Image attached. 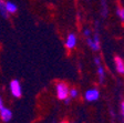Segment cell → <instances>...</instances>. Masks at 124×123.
<instances>
[{
	"label": "cell",
	"instance_id": "6da1fadb",
	"mask_svg": "<svg viewBox=\"0 0 124 123\" xmlns=\"http://www.w3.org/2000/svg\"><path fill=\"white\" fill-rule=\"evenodd\" d=\"M55 90H57V97L59 100H64L67 97H69V88L63 82L58 83Z\"/></svg>",
	"mask_w": 124,
	"mask_h": 123
},
{
	"label": "cell",
	"instance_id": "7a4b0ae2",
	"mask_svg": "<svg viewBox=\"0 0 124 123\" xmlns=\"http://www.w3.org/2000/svg\"><path fill=\"white\" fill-rule=\"evenodd\" d=\"M10 91L11 94L15 98H20L22 95V89H21V84L19 80L15 79L10 82Z\"/></svg>",
	"mask_w": 124,
	"mask_h": 123
},
{
	"label": "cell",
	"instance_id": "3957f363",
	"mask_svg": "<svg viewBox=\"0 0 124 123\" xmlns=\"http://www.w3.org/2000/svg\"><path fill=\"white\" fill-rule=\"evenodd\" d=\"M86 43H88V46L92 49L93 51H99V50H100V39H99V34L95 33L94 37H93V39L88 37V38H86Z\"/></svg>",
	"mask_w": 124,
	"mask_h": 123
},
{
	"label": "cell",
	"instance_id": "277c9868",
	"mask_svg": "<svg viewBox=\"0 0 124 123\" xmlns=\"http://www.w3.org/2000/svg\"><path fill=\"white\" fill-rule=\"evenodd\" d=\"M100 97V92L98 89H89L84 94V98L86 101H96Z\"/></svg>",
	"mask_w": 124,
	"mask_h": 123
},
{
	"label": "cell",
	"instance_id": "5b68a950",
	"mask_svg": "<svg viewBox=\"0 0 124 123\" xmlns=\"http://www.w3.org/2000/svg\"><path fill=\"white\" fill-rule=\"evenodd\" d=\"M0 119L3 121V122H9V121L12 119V112L11 110H9L8 108H1L0 109Z\"/></svg>",
	"mask_w": 124,
	"mask_h": 123
},
{
	"label": "cell",
	"instance_id": "8992f818",
	"mask_svg": "<svg viewBox=\"0 0 124 123\" xmlns=\"http://www.w3.org/2000/svg\"><path fill=\"white\" fill-rule=\"evenodd\" d=\"M77 46V36L74 33H70L65 40V47L68 49H73Z\"/></svg>",
	"mask_w": 124,
	"mask_h": 123
},
{
	"label": "cell",
	"instance_id": "52a82bcc",
	"mask_svg": "<svg viewBox=\"0 0 124 123\" xmlns=\"http://www.w3.org/2000/svg\"><path fill=\"white\" fill-rule=\"evenodd\" d=\"M114 61H115V68L117 70V72H120L121 74H124V61L119 57H116Z\"/></svg>",
	"mask_w": 124,
	"mask_h": 123
},
{
	"label": "cell",
	"instance_id": "ba28073f",
	"mask_svg": "<svg viewBox=\"0 0 124 123\" xmlns=\"http://www.w3.org/2000/svg\"><path fill=\"white\" fill-rule=\"evenodd\" d=\"M6 5V10H7L8 13H16L17 12V6L15 5L13 2H11V1H7V2H5Z\"/></svg>",
	"mask_w": 124,
	"mask_h": 123
},
{
	"label": "cell",
	"instance_id": "9c48e42d",
	"mask_svg": "<svg viewBox=\"0 0 124 123\" xmlns=\"http://www.w3.org/2000/svg\"><path fill=\"white\" fill-rule=\"evenodd\" d=\"M98 75H99V80H100L101 83L104 82V79H105V72H104V69L102 66H98Z\"/></svg>",
	"mask_w": 124,
	"mask_h": 123
},
{
	"label": "cell",
	"instance_id": "30bf717a",
	"mask_svg": "<svg viewBox=\"0 0 124 123\" xmlns=\"http://www.w3.org/2000/svg\"><path fill=\"white\" fill-rule=\"evenodd\" d=\"M0 15L2 16L5 19L8 18V15L9 13L6 10V5H5V0H0Z\"/></svg>",
	"mask_w": 124,
	"mask_h": 123
},
{
	"label": "cell",
	"instance_id": "8fae6325",
	"mask_svg": "<svg viewBox=\"0 0 124 123\" xmlns=\"http://www.w3.org/2000/svg\"><path fill=\"white\" fill-rule=\"evenodd\" d=\"M101 12H102V16H103L104 18L108 16V8H106L105 0H102V10H101Z\"/></svg>",
	"mask_w": 124,
	"mask_h": 123
},
{
	"label": "cell",
	"instance_id": "7c38bea8",
	"mask_svg": "<svg viewBox=\"0 0 124 123\" xmlns=\"http://www.w3.org/2000/svg\"><path fill=\"white\" fill-rule=\"evenodd\" d=\"M116 15L119 16V18L121 19L122 21H124V9L123 8H117V10H116Z\"/></svg>",
	"mask_w": 124,
	"mask_h": 123
},
{
	"label": "cell",
	"instance_id": "4fadbf2b",
	"mask_svg": "<svg viewBox=\"0 0 124 123\" xmlns=\"http://www.w3.org/2000/svg\"><path fill=\"white\" fill-rule=\"evenodd\" d=\"M78 94H79V92H78L77 89H71V90H69V95H70L71 98H77Z\"/></svg>",
	"mask_w": 124,
	"mask_h": 123
},
{
	"label": "cell",
	"instance_id": "5bb4252c",
	"mask_svg": "<svg viewBox=\"0 0 124 123\" xmlns=\"http://www.w3.org/2000/svg\"><path fill=\"white\" fill-rule=\"evenodd\" d=\"M83 34H84V36L86 37V38H88V37H90V36H91V31L89 30V29H85V30L83 31Z\"/></svg>",
	"mask_w": 124,
	"mask_h": 123
},
{
	"label": "cell",
	"instance_id": "9a60e30c",
	"mask_svg": "<svg viewBox=\"0 0 124 123\" xmlns=\"http://www.w3.org/2000/svg\"><path fill=\"white\" fill-rule=\"evenodd\" d=\"M94 62H95L96 66H100V64H101V60H100V58H98V57H96V58H94Z\"/></svg>",
	"mask_w": 124,
	"mask_h": 123
},
{
	"label": "cell",
	"instance_id": "2e32d148",
	"mask_svg": "<svg viewBox=\"0 0 124 123\" xmlns=\"http://www.w3.org/2000/svg\"><path fill=\"white\" fill-rule=\"evenodd\" d=\"M121 112H122V115L124 118V101L121 103Z\"/></svg>",
	"mask_w": 124,
	"mask_h": 123
},
{
	"label": "cell",
	"instance_id": "e0dca14e",
	"mask_svg": "<svg viewBox=\"0 0 124 123\" xmlns=\"http://www.w3.org/2000/svg\"><path fill=\"white\" fill-rule=\"evenodd\" d=\"M5 105H3V100H2V98H1V95H0V109L3 108Z\"/></svg>",
	"mask_w": 124,
	"mask_h": 123
},
{
	"label": "cell",
	"instance_id": "ac0fdd59",
	"mask_svg": "<svg viewBox=\"0 0 124 123\" xmlns=\"http://www.w3.org/2000/svg\"><path fill=\"white\" fill-rule=\"evenodd\" d=\"M70 100H71V98L67 97V98H65V99H64V102L67 103V104H69V103H70Z\"/></svg>",
	"mask_w": 124,
	"mask_h": 123
},
{
	"label": "cell",
	"instance_id": "d6986e66",
	"mask_svg": "<svg viewBox=\"0 0 124 123\" xmlns=\"http://www.w3.org/2000/svg\"><path fill=\"white\" fill-rule=\"evenodd\" d=\"M62 123H68V122H62Z\"/></svg>",
	"mask_w": 124,
	"mask_h": 123
}]
</instances>
